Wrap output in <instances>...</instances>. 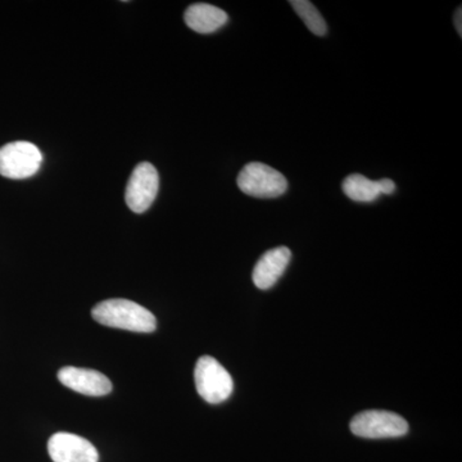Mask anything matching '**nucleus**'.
Here are the masks:
<instances>
[{"mask_svg": "<svg viewBox=\"0 0 462 462\" xmlns=\"http://www.w3.org/2000/svg\"><path fill=\"white\" fill-rule=\"evenodd\" d=\"M184 20L193 32L211 33L217 32L227 23V14L223 9L215 5L196 3L185 11Z\"/></svg>", "mask_w": 462, "mask_h": 462, "instance_id": "10", "label": "nucleus"}, {"mask_svg": "<svg viewBox=\"0 0 462 462\" xmlns=\"http://www.w3.org/2000/svg\"><path fill=\"white\" fill-rule=\"evenodd\" d=\"M160 188V176L156 167L149 162L139 163L134 169L125 191L126 205L135 214L148 211L149 207L156 199Z\"/></svg>", "mask_w": 462, "mask_h": 462, "instance_id": "6", "label": "nucleus"}, {"mask_svg": "<svg viewBox=\"0 0 462 462\" xmlns=\"http://www.w3.org/2000/svg\"><path fill=\"white\" fill-rule=\"evenodd\" d=\"M94 320L105 327L134 331V333H153L157 320L149 310L129 300H103L91 311Z\"/></svg>", "mask_w": 462, "mask_h": 462, "instance_id": "1", "label": "nucleus"}, {"mask_svg": "<svg viewBox=\"0 0 462 462\" xmlns=\"http://www.w3.org/2000/svg\"><path fill=\"white\" fill-rule=\"evenodd\" d=\"M42 154L30 142L8 143L0 148V175L14 180L32 178L39 171Z\"/></svg>", "mask_w": 462, "mask_h": 462, "instance_id": "4", "label": "nucleus"}, {"mask_svg": "<svg viewBox=\"0 0 462 462\" xmlns=\"http://www.w3.org/2000/svg\"><path fill=\"white\" fill-rule=\"evenodd\" d=\"M53 462H98L96 447L83 437L71 433H56L48 442Z\"/></svg>", "mask_w": 462, "mask_h": 462, "instance_id": "7", "label": "nucleus"}, {"mask_svg": "<svg viewBox=\"0 0 462 462\" xmlns=\"http://www.w3.org/2000/svg\"><path fill=\"white\" fill-rule=\"evenodd\" d=\"M291 252L287 247L270 249L258 260L252 279L258 289H270L282 278L289 263Z\"/></svg>", "mask_w": 462, "mask_h": 462, "instance_id": "9", "label": "nucleus"}, {"mask_svg": "<svg viewBox=\"0 0 462 462\" xmlns=\"http://www.w3.org/2000/svg\"><path fill=\"white\" fill-rule=\"evenodd\" d=\"M291 5L297 12L298 16L300 17V20L309 27L310 32L318 36L327 35V23L311 2H309V0H293Z\"/></svg>", "mask_w": 462, "mask_h": 462, "instance_id": "12", "label": "nucleus"}, {"mask_svg": "<svg viewBox=\"0 0 462 462\" xmlns=\"http://www.w3.org/2000/svg\"><path fill=\"white\" fill-rule=\"evenodd\" d=\"M342 188L346 196L355 202L370 203L382 196L379 181L370 180L360 173H354L346 178Z\"/></svg>", "mask_w": 462, "mask_h": 462, "instance_id": "11", "label": "nucleus"}, {"mask_svg": "<svg viewBox=\"0 0 462 462\" xmlns=\"http://www.w3.org/2000/svg\"><path fill=\"white\" fill-rule=\"evenodd\" d=\"M461 20H462L461 8H458L457 12H456V14H455V26H456V30H457V32H458V33H460V35H462Z\"/></svg>", "mask_w": 462, "mask_h": 462, "instance_id": "14", "label": "nucleus"}, {"mask_svg": "<svg viewBox=\"0 0 462 462\" xmlns=\"http://www.w3.org/2000/svg\"><path fill=\"white\" fill-rule=\"evenodd\" d=\"M236 182L243 193L254 199H278L288 189V181L282 173L261 162L243 167Z\"/></svg>", "mask_w": 462, "mask_h": 462, "instance_id": "3", "label": "nucleus"}, {"mask_svg": "<svg viewBox=\"0 0 462 462\" xmlns=\"http://www.w3.org/2000/svg\"><path fill=\"white\" fill-rule=\"evenodd\" d=\"M197 392L206 402L218 404L231 396L234 389L229 372L211 356H202L194 370Z\"/></svg>", "mask_w": 462, "mask_h": 462, "instance_id": "2", "label": "nucleus"}, {"mask_svg": "<svg viewBox=\"0 0 462 462\" xmlns=\"http://www.w3.org/2000/svg\"><path fill=\"white\" fill-rule=\"evenodd\" d=\"M380 191L382 194H387V196H391L396 191V184L391 180V179H382L379 180Z\"/></svg>", "mask_w": 462, "mask_h": 462, "instance_id": "13", "label": "nucleus"}, {"mask_svg": "<svg viewBox=\"0 0 462 462\" xmlns=\"http://www.w3.org/2000/svg\"><path fill=\"white\" fill-rule=\"evenodd\" d=\"M58 379L65 387L85 396H107L112 392L111 380L97 370L66 366L58 372Z\"/></svg>", "mask_w": 462, "mask_h": 462, "instance_id": "8", "label": "nucleus"}, {"mask_svg": "<svg viewBox=\"0 0 462 462\" xmlns=\"http://www.w3.org/2000/svg\"><path fill=\"white\" fill-rule=\"evenodd\" d=\"M351 431L355 436L367 439L398 438L409 433V424L397 413L369 410L352 419Z\"/></svg>", "mask_w": 462, "mask_h": 462, "instance_id": "5", "label": "nucleus"}]
</instances>
